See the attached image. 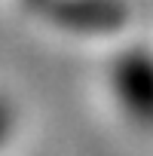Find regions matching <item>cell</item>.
<instances>
[{"label": "cell", "mask_w": 153, "mask_h": 156, "mask_svg": "<svg viewBox=\"0 0 153 156\" xmlns=\"http://www.w3.org/2000/svg\"><path fill=\"white\" fill-rule=\"evenodd\" d=\"M107 83L113 101L138 122L153 119V64L138 52H123L110 61Z\"/></svg>", "instance_id": "obj_1"}, {"label": "cell", "mask_w": 153, "mask_h": 156, "mask_svg": "<svg viewBox=\"0 0 153 156\" xmlns=\"http://www.w3.org/2000/svg\"><path fill=\"white\" fill-rule=\"evenodd\" d=\"M37 19L64 37H92L116 25L119 9L113 0H46Z\"/></svg>", "instance_id": "obj_2"}, {"label": "cell", "mask_w": 153, "mask_h": 156, "mask_svg": "<svg viewBox=\"0 0 153 156\" xmlns=\"http://www.w3.org/2000/svg\"><path fill=\"white\" fill-rule=\"evenodd\" d=\"M16 132H19V104L6 92H0V156L12 144Z\"/></svg>", "instance_id": "obj_3"}]
</instances>
